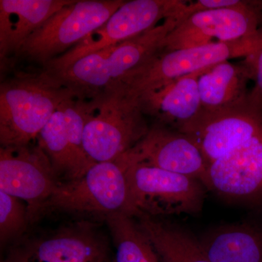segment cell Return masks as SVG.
<instances>
[{
    "instance_id": "cell-17",
    "label": "cell",
    "mask_w": 262,
    "mask_h": 262,
    "mask_svg": "<svg viewBox=\"0 0 262 262\" xmlns=\"http://www.w3.org/2000/svg\"><path fill=\"white\" fill-rule=\"evenodd\" d=\"M72 0H1V67L42 24Z\"/></svg>"
},
{
    "instance_id": "cell-12",
    "label": "cell",
    "mask_w": 262,
    "mask_h": 262,
    "mask_svg": "<svg viewBox=\"0 0 262 262\" xmlns=\"http://www.w3.org/2000/svg\"><path fill=\"white\" fill-rule=\"evenodd\" d=\"M262 129V108L250 101L224 111L201 115L183 134L200 148L209 165L256 135Z\"/></svg>"
},
{
    "instance_id": "cell-9",
    "label": "cell",
    "mask_w": 262,
    "mask_h": 262,
    "mask_svg": "<svg viewBox=\"0 0 262 262\" xmlns=\"http://www.w3.org/2000/svg\"><path fill=\"white\" fill-rule=\"evenodd\" d=\"M89 117V101L75 96L66 99L37 138L57 177L62 182L83 177L94 165L84 148V128Z\"/></svg>"
},
{
    "instance_id": "cell-14",
    "label": "cell",
    "mask_w": 262,
    "mask_h": 262,
    "mask_svg": "<svg viewBox=\"0 0 262 262\" xmlns=\"http://www.w3.org/2000/svg\"><path fill=\"white\" fill-rule=\"evenodd\" d=\"M206 189L232 201L262 196V129L228 155L208 165Z\"/></svg>"
},
{
    "instance_id": "cell-21",
    "label": "cell",
    "mask_w": 262,
    "mask_h": 262,
    "mask_svg": "<svg viewBox=\"0 0 262 262\" xmlns=\"http://www.w3.org/2000/svg\"><path fill=\"white\" fill-rule=\"evenodd\" d=\"M105 218L116 251L113 262H159L154 248L134 220L135 217L119 213Z\"/></svg>"
},
{
    "instance_id": "cell-23",
    "label": "cell",
    "mask_w": 262,
    "mask_h": 262,
    "mask_svg": "<svg viewBox=\"0 0 262 262\" xmlns=\"http://www.w3.org/2000/svg\"><path fill=\"white\" fill-rule=\"evenodd\" d=\"M244 63L250 71L251 80L254 82V86L249 93L250 101L262 108V42L246 57Z\"/></svg>"
},
{
    "instance_id": "cell-22",
    "label": "cell",
    "mask_w": 262,
    "mask_h": 262,
    "mask_svg": "<svg viewBox=\"0 0 262 262\" xmlns=\"http://www.w3.org/2000/svg\"><path fill=\"white\" fill-rule=\"evenodd\" d=\"M29 222L28 208L20 200L0 191V242L4 245L23 234Z\"/></svg>"
},
{
    "instance_id": "cell-18",
    "label": "cell",
    "mask_w": 262,
    "mask_h": 262,
    "mask_svg": "<svg viewBox=\"0 0 262 262\" xmlns=\"http://www.w3.org/2000/svg\"><path fill=\"white\" fill-rule=\"evenodd\" d=\"M251 74L244 61L222 62L203 72L198 79L202 108L208 113L224 111L247 101Z\"/></svg>"
},
{
    "instance_id": "cell-11",
    "label": "cell",
    "mask_w": 262,
    "mask_h": 262,
    "mask_svg": "<svg viewBox=\"0 0 262 262\" xmlns=\"http://www.w3.org/2000/svg\"><path fill=\"white\" fill-rule=\"evenodd\" d=\"M60 183L38 144L0 148V191L27 203L30 223Z\"/></svg>"
},
{
    "instance_id": "cell-6",
    "label": "cell",
    "mask_w": 262,
    "mask_h": 262,
    "mask_svg": "<svg viewBox=\"0 0 262 262\" xmlns=\"http://www.w3.org/2000/svg\"><path fill=\"white\" fill-rule=\"evenodd\" d=\"M262 42L258 35L232 42H213L186 49L161 51L131 72L120 82L131 94L141 96L176 80L238 57H247Z\"/></svg>"
},
{
    "instance_id": "cell-8",
    "label": "cell",
    "mask_w": 262,
    "mask_h": 262,
    "mask_svg": "<svg viewBox=\"0 0 262 262\" xmlns=\"http://www.w3.org/2000/svg\"><path fill=\"white\" fill-rule=\"evenodd\" d=\"M188 4L181 0L126 1L99 28L42 70L58 72L81 58L140 35L162 20L182 13Z\"/></svg>"
},
{
    "instance_id": "cell-1",
    "label": "cell",
    "mask_w": 262,
    "mask_h": 262,
    "mask_svg": "<svg viewBox=\"0 0 262 262\" xmlns=\"http://www.w3.org/2000/svg\"><path fill=\"white\" fill-rule=\"evenodd\" d=\"M188 15L186 8L140 35L81 58L58 72H48L77 97L93 99L163 51L169 34Z\"/></svg>"
},
{
    "instance_id": "cell-7",
    "label": "cell",
    "mask_w": 262,
    "mask_h": 262,
    "mask_svg": "<svg viewBox=\"0 0 262 262\" xmlns=\"http://www.w3.org/2000/svg\"><path fill=\"white\" fill-rule=\"evenodd\" d=\"M125 162L131 201L138 215L192 214L201 211L206 187L198 179Z\"/></svg>"
},
{
    "instance_id": "cell-16",
    "label": "cell",
    "mask_w": 262,
    "mask_h": 262,
    "mask_svg": "<svg viewBox=\"0 0 262 262\" xmlns=\"http://www.w3.org/2000/svg\"><path fill=\"white\" fill-rule=\"evenodd\" d=\"M13 252L32 262H108L106 244L85 225L63 229Z\"/></svg>"
},
{
    "instance_id": "cell-20",
    "label": "cell",
    "mask_w": 262,
    "mask_h": 262,
    "mask_svg": "<svg viewBox=\"0 0 262 262\" xmlns=\"http://www.w3.org/2000/svg\"><path fill=\"white\" fill-rule=\"evenodd\" d=\"M135 218L162 262H211L199 239L187 231L149 215L140 214Z\"/></svg>"
},
{
    "instance_id": "cell-24",
    "label": "cell",
    "mask_w": 262,
    "mask_h": 262,
    "mask_svg": "<svg viewBox=\"0 0 262 262\" xmlns=\"http://www.w3.org/2000/svg\"><path fill=\"white\" fill-rule=\"evenodd\" d=\"M3 262H32L27 261V260L24 259V258L19 256L16 253L13 252L11 254L8 256L6 260H5Z\"/></svg>"
},
{
    "instance_id": "cell-3",
    "label": "cell",
    "mask_w": 262,
    "mask_h": 262,
    "mask_svg": "<svg viewBox=\"0 0 262 262\" xmlns=\"http://www.w3.org/2000/svg\"><path fill=\"white\" fill-rule=\"evenodd\" d=\"M88 101L84 148L94 163L117 160L133 149L149 130L139 97L121 84Z\"/></svg>"
},
{
    "instance_id": "cell-2",
    "label": "cell",
    "mask_w": 262,
    "mask_h": 262,
    "mask_svg": "<svg viewBox=\"0 0 262 262\" xmlns=\"http://www.w3.org/2000/svg\"><path fill=\"white\" fill-rule=\"evenodd\" d=\"M75 94L46 70L18 72L0 85V144L28 146L62 103Z\"/></svg>"
},
{
    "instance_id": "cell-13",
    "label": "cell",
    "mask_w": 262,
    "mask_h": 262,
    "mask_svg": "<svg viewBox=\"0 0 262 262\" xmlns=\"http://www.w3.org/2000/svg\"><path fill=\"white\" fill-rule=\"evenodd\" d=\"M123 156L127 163L145 164L206 184L208 165L201 149L189 136L170 127L154 123Z\"/></svg>"
},
{
    "instance_id": "cell-4",
    "label": "cell",
    "mask_w": 262,
    "mask_h": 262,
    "mask_svg": "<svg viewBox=\"0 0 262 262\" xmlns=\"http://www.w3.org/2000/svg\"><path fill=\"white\" fill-rule=\"evenodd\" d=\"M126 170L123 155L113 161L95 163L77 180L60 183L39 215L59 211L105 217L119 213L137 216L131 201Z\"/></svg>"
},
{
    "instance_id": "cell-15",
    "label": "cell",
    "mask_w": 262,
    "mask_h": 262,
    "mask_svg": "<svg viewBox=\"0 0 262 262\" xmlns=\"http://www.w3.org/2000/svg\"><path fill=\"white\" fill-rule=\"evenodd\" d=\"M207 70L138 96L144 115L154 119L155 124L180 132L185 130L203 112L198 79Z\"/></svg>"
},
{
    "instance_id": "cell-5",
    "label": "cell",
    "mask_w": 262,
    "mask_h": 262,
    "mask_svg": "<svg viewBox=\"0 0 262 262\" xmlns=\"http://www.w3.org/2000/svg\"><path fill=\"white\" fill-rule=\"evenodd\" d=\"M125 2L72 0L33 33L12 58L44 68L99 28Z\"/></svg>"
},
{
    "instance_id": "cell-25",
    "label": "cell",
    "mask_w": 262,
    "mask_h": 262,
    "mask_svg": "<svg viewBox=\"0 0 262 262\" xmlns=\"http://www.w3.org/2000/svg\"></svg>"
},
{
    "instance_id": "cell-19",
    "label": "cell",
    "mask_w": 262,
    "mask_h": 262,
    "mask_svg": "<svg viewBox=\"0 0 262 262\" xmlns=\"http://www.w3.org/2000/svg\"><path fill=\"white\" fill-rule=\"evenodd\" d=\"M199 241L211 262H262V233L250 226L220 227Z\"/></svg>"
},
{
    "instance_id": "cell-10",
    "label": "cell",
    "mask_w": 262,
    "mask_h": 262,
    "mask_svg": "<svg viewBox=\"0 0 262 262\" xmlns=\"http://www.w3.org/2000/svg\"><path fill=\"white\" fill-rule=\"evenodd\" d=\"M262 1L239 7L201 10L183 19L164 42V51L186 49L215 42H232L258 35L262 29Z\"/></svg>"
}]
</instances>
